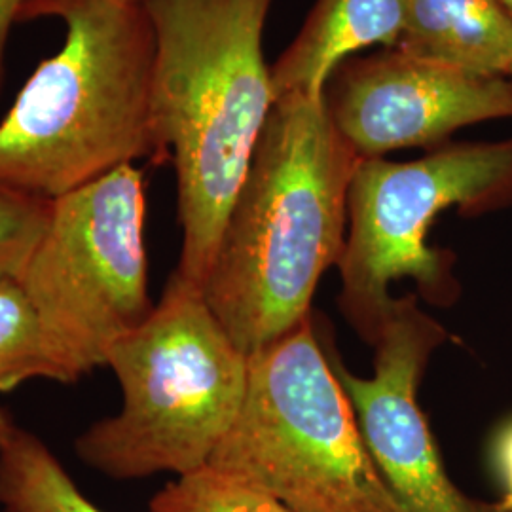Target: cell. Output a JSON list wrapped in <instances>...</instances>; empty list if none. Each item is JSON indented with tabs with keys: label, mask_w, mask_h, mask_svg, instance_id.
I'll use <instances>...</instances> for the list:
<instances>
[{
	"label": "cell",
	"mask_w": 512,
	"mask_h": 512,
	"mask_svg": "<svg viewBox=\"0 0 512 512\" xmlns=\"http://www.w3.org/2000/svg\"><path fill=\"white\" fill-rule=\"evenodd\" d=\"M359 162L332 124L325 95L275 101L203 285L245 355L310 317L321 277L346 249Z\"/></svg>",
	"instance_id": "cell-1"
},
{
	"label": "cell",
	"mask_w": 512,
	"mask_h": 512,
	"mask_svg": "<svg viewBox=\"0 0 512 512\" xmlns=\"http://www.w3.org/2000/svg\"><path fill=\"white\" fill-rule=\"evenodd\" d=\"M154 25L152 124L175 167V274L202 289L275 105L264 29L274 0H145Z\"/></svg>",
	"instance_id": "cell-2"
},
{
	"label": "cell",
	"mask_w": 512,
	"mask_h": 512,
	"mask_svg": "<svg viewBox=\"0 0 512 512\" xmlns=\"http://www.w3.org/2000/svg\"><path fill=\"white\" fill-rule=\"evenodd\" d=\"M65 42L0 120V183L57 200L122 165L164 164L152 124L154 25L145 0H80Z\"/></svg>",
	"instance_id": "cell-3"
},
{
	"label": "cell",
	"mask_w": 512,
	"mask_h": 512,
	"mask_svg": "<svg viewBox=\"0 0 512 512\" xmlns=\"http://www.w3.org/2000/svg\"><path fill=\"white\" fill-rule=\"evenodd\" d=\"M118 414L78 439V459L112 480L184 476L209 459L238 418L249 355L220 325L202 289L171 274L147 321L110 353Z\"/></svg>",
	"instance_id": "cell-4"
},
{
	"label": "cell",
	"mask_w": 512,
	"mask_h": 512,
	"mask_svg": "<svg viewBox=\"0 0 512 512\" xmlns=\"http://www.w3.org/2000/svg\"><path fill=\"white\" fill-rule=\"evenodd\" d=\"M207 467L296 512H404L311 317L249 355L241 410Z\"/></svg>",
	"instance_id": "cell-5"
},
{
	"label": "cell",
	"mask_w": 512,
	"mask_h": 512,
	"mask_svg": "<svg viewBox=\"0 0 512 512\" xmlns=\"http://www.w3.org/2000/svg\"><path fill=\"white\" fill-rule=\"evenodd\" d=\"M512 205V137L446 143L412 162L361 158L348 196V239L338 262L340 310L374 346L397 300L389 285L412 279L435 306L459 296L456 256L429 245L439 215L480 217Z\"/></svg>",
	"instance_id": "cell-6"
},
{
	"label": "cell",
	"mask_w": 512,
	"mask_h": 512,
	"mask_svg": "<svg viewBox=\"0 0 512 512\" xmlns=\"http://www.w3.org/2000/svg\"><path fill=\"white\" fill-rule=\"evenodd\" d=\"M145 173L122 165L52 203L19 283L31 298L65 384H76L156 304L148 296Z\"/></svg>",
	"instance_id": "cell-7"
},
{
	"label": "cell",
	"mask_w": 512,
	"mask_h": 512,
	"mask_svg": "<svg viewBox=\"0 0 512 512\" xmlns=\"http://www.w3.org/2000/svg\"><path fill=\"white\" fill-rule=\"evenodd\" d=\"M450 334L420 310L418 296L397 300L376 344L374 376L351 374L334 349L330 363L348 393L374 459L404 512H505L499 501L463 494L448 476L437 440L418 403V387L433 351Z\"/></svg>",
	"instance_id": "cell-8"
},
{
	"label": "cell",
	"mask_w": 512,
	"mask_h": 512,
	"mask_svg": "<svg viewBox=\"0 0 512 512\" xmlns=\"http://www.w3.org/2000/svg\"><path fill=\"white\" fill-rule=\"evenodd\" d=\"M330 120L361 158L437 148L459 129L512 118L511 76H482L384 48L351 57L329 80Z\"/></svg>",
	"instance_id": "cell-9"
},
{
	"label": "cell",
	"mask_w": 512,
	"mask_h": 512,
	"mask_svg": "<svg viewBox=\"0 0 512 512\" xmlns=\"http://www.w3.org/2000/svg\"><path fill=\"white\" fill-rule=\"evenodd\" d=\"M404 0H317L298 35L272 65L275 101L323 97L334 71L370 46L395 48Z\"/></svg>",
	"instance_id": "cell-10"
},
{
	"label": "cell",
	"mask_w": 512,
	"mask_h": 512,
	"mask_svg": "<svg viewBox=\"0 0 512 512\" xmlns=\"http://www.w3.org/2000/svg\"><path fill=\"white\" fill-rule=\"evenodd\" d=\"M397 48L467 73L512 78V18L499 0H404Z\"/></svg>",
	"instance_id": "cell-11"
},
{
	"label": "cell",
	"mask_w": 512,
	"mask_h": 512,
	"mask_svg": "<svg viewBox=\"0 0 512 512\" xmlns=\"http://www.w3.org/2000/svg\"><path fill=\"white\" fill-rule=\"evenodd\" d=\"M0 507L6 512H105L82 494L44 440L19 427L0 446Z\"/></svg>",
	"instance_id": "cell-12"
},
{
	"label": "cell",
	"mask_w": 512,
	"mask_h": 512,
	"mask_svg": "<svg viewBox=\"0 0 512 512\" xmlns=\"http://www.w3.org/2000/svg\"><path fill=\"white\" fill-rule=\"evenodd\" d=\"M37 378L65 384L31 298L18 277L0 275V391Z\"/></svg>",
	"instance_id": "cell-13"
},
{
	"label": "cell",
	"mask_w": 512,
	"mask_h": 512,
	"mask_svg": "<svg viewBox=\"0 0 512 512\" xmlns=\"http://www.w3.org/2000/svg\"><path fill=\"white\" fill-rule=\"evenodd\" d=\"M150 512H296L211 467L167 482L150 499Z\"/></svg>",
	"instance_id": "cell-14"
},
{
	"label": "cell",
	"mask_w": 512,
	"mask_h": 512,
	"mask_svg": "<svg viewBox=\"0 0 512 512\" xmlns=\"http://www.w3.org/2000/svg\"><path fill=\"white\" fill-rule=\"evenodd\" d=\"M52 203L0 183V275H21L48 228Z\"/></svg>",
	"instance_id": "cell-15"
},
{
	"label": "cell",
	"mask_w": 512,
	"mask_h": 512,
	"mask_svg": "<svg viewBox=\"0 0 512 512\" xmlns=\"http://www.w3.org/2000/svg\"><path fill=\"white\" fill-rule=\"evenodd\" d=\"M80 0H0V95L6 84V52L14 27L40 18H63Z\"/></svg>",
	"instance_id": "cell-16"
},
{
	"label": "cell",
	"mask_w": 512,
	"mask_h": 512,
	"mask_svg": "<svg viewBox=\"0 0 512 512\" xmlns=\"http://www.w3.org/2000/svg\"><path fill=\"white\" fill-rule=\"evenodd\" d=\"M490 467L501 486V507L512 512V418L505 421L492 437Z\"/></svg>",
	"instance_id": "cell-17"
},
{
	"label": "cell",
	"mask_w": 512,
	"mask_h": 512,
	"mask_svg": "<svg viewBox=\"0 0 512 512\" xmlns=\"http://www.w3.org/2000/svg\"><path fill=\"white\" fill-rule=\"evenodd\" d=\"M16 429H18L16 423L10 420V416L0 408V446L14 435Z\"/></svg>",
	"instance_id": "cell-18"
},
{
	"label": "cell",
	"mask_w": 512,
	"mask_h": 512,
	"mask_svg": "<svg viewBox=\"0 0 512 512\" xmlns=\"http://www.w3.org/2000/svg\"><path fill=\"white\" fill-rule=\"evenodd\" d=\"M503 4V8L509 12V16L512 18V0H499Z\"/></svg>",
	"instance_id": "cell-19"
}]
</instances>
